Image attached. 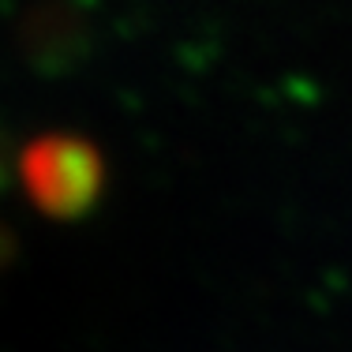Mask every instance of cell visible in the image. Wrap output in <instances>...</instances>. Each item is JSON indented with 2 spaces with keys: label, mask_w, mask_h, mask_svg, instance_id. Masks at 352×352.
Segmentation results:
<instances>
[{
  "label": "cell",
  "mask_w": 352,
  "mask_h": 352,
  "mask_svg": "<svg viewBox=\"0 0 352 352\" xmlns=\"http://www.w3.org/2000/svg\"><path fill=\"white\" fill-rule=\"evenodd\" d=\"M19 176L41 214L79 217L102 195L105 162L94 142L53 131V135H41L23 150Z\"/></svg>",
  "instance_id": "obj_1"
}]
</instances>
